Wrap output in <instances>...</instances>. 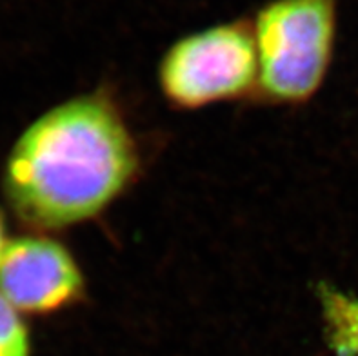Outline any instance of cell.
Segmentation results:
<instances>
[{"label":"cell","mask_w":358,"mask_h":356,"mask_svg":"<svg viewBox=\"0 0 358 356\" xmlns=\"http://www.w3.org/2000/svg\"><path fill=\"white\" fill-rule=\"evenodd\" d=\"M0 356H29V333L20 313L0 294Z\"/></svg>","instance_id":"obj_6"},{"label":"cell","mask_w":358,"mask_h":356,"mask_svg":"<svg viewBox=\"0 0 358 356\" xmlns=\"http://www.w3.org/2000/svg\"><path fill=\"white\" fill-rule=\"evenodd\" d=\"M6 226H4V218L0 215V258L4 255V249H6Z\"/></svg>","instance_id":"obj_7"},{"label":"cell","mask_w":358,"mask_h":356,"mask_svg":"<svg viewBox=\"0 0 358 356\" xmlns=\"http://www.w3.org/2000/svg\"><path fill=\"white\" fill-rule=\"evenodd\" d=\"M138 166L135 140L100 95L71 99L36 118L15 142L4 191L35 229H62L104 211Z\"/></svg>","instance_id":"obj_1"},{"label":"cell","mask_w":358,"mask_h":356,"mask_svg":"<svg viewBox=\"0 0 358 356\" xmlns=\"http://www.w3.org/2000/svg\"><path fill=\"white\" fill-rule=\"evenodd\" d=\"M338 0H271L253 22L259 86L277 102L299 104L320 90L331 66Z\"/></svg>","instance_id":"obj_2"},{"label":"cell","mask_w":358,"mask_h":356,"mask_svg":"<svg viewBox=\"0 0 358 356\" xmlns=\"http://www.w3.org/2000/svg\"><path fill=\"white\" fill-rule=\"evenodd\" d=\"M259 80L253 26L242 20L182 36L160 60L164 97L184 109L236 99Z\"/></svg>","instance_id":"obj_3"},{"label":"cell","mask_w":358,"mask_h":356,"mask_svg":"<svg viewBox=\"0 0 358 356\" xmlns=\"http://www.w3.org/2000/svg\"><path fill=\"white\" fill-rule=\"evenodd\" d=\"M84 293V276L62 243L18 236L0 258V294L18 313L45 315L71 306Z\"/></svg>","instance_id":"obj_4"},{"label":"cell","mask_w":358,"mask_h":356,"mask_svg":"<svg viewBox=\"0 0 358 356\" xmlns=\"http://www.w3.org/2000/svg\"><path fill=\"white\" fill-rule=\"evenodd\" d=\"M324 297L327 340L336 356H358V300L331 291Z\"/></svg>","instance_id":"obj_5"}]
</instances>
